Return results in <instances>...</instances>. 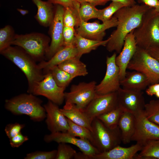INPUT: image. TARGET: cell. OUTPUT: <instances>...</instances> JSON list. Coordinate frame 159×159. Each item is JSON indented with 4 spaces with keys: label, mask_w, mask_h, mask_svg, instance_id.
Wrapping results in <instances>:
<instances>
[{
    "label": "cell",
    "mask_w": 159,
    "mask_h": 159,
    "mask_svg": "<svg viewBox=\"0 0 159 159\" xmlns=\"http://www.w3.org/2000/svg\"><path fill=\"white\" fill-rule=\"evenodd\" d=\"M120 83L123 88L142 91L150 85L146 76L136 71L127 72L125 78L120 80Z\"/></svg>",
    "instance_id": "cell-21"
},
{
    "label": "cell",
    "mask_w": 159,
    "mask_h": 159,
    "mask_svg": "<svg viewBox=\"0 0 159 159\" xmlns=\"http://www.w3.org/2000/svg\"><path fill=\"white\" fill-rule=\"evenodd\" d=\"M44 140L47 143L54 141L58 143H64L73 144L77 147L82 153L88 155V159L100 153L89 140L77 138L67 132H52L50 134L46 135Z\"/></svg>",
    "instance_id": "cell-16"
},
{
    "label": "cell",
    "mask_w": 159,
    "mask_h": 159,
    "mask_svg": "<svg viewBox=\"0 0 159 159\" xmlns=\"http://www.w3.org/2000/svg\"><path fill=\"white\" fill-rule=\"evenodd\" d=\"M134 159H159V139L146 143L139 154H137Z\"/></svg>",
    "instance_id": "cell-27"
},
{
    "label": "cell",
    "mask_w": 159,
    "mask_h": 159,
    "mask_svg": "<svg viewBox=\"0 0 159 159\" xmlns=\"http://www.w3.org/2000/svg\"><path fill=\"white\" fill-rule=\"evenodd\" d=\"M118 106L117 91L103 95L97 94L83 111L92 122L99 115Z\"/></svg>",
    "instance_id": "cell-13"
},
{
    "label": "cell",
    "mask_w": 159,
    "mask_h": 159,
    "mask_svg": "<svg viewBox=\"0 0 159 159\" xmlns=\"http://www.w3.org/2000/svg\"><path fill=\"white\" fill-rule=\"evenodd\" d=\"M116 52L106 58V70L105 76L96 87V93L103 95L117 92L120 87L119 69L115 62Z\"/></svg>",
    "instance_id": "cell-12"
},
{
    "label": "cell",
    "mask_w": 159,
    "mask_h": 159,
    "mask_svg": "<svg viewBox=\"0 0 159 159\" xmlns=\"http://www.w3.org/2000/svg\"><path fill=\"white\" fill-rule=\"evenodd\" d=\"M80 59L77 57L72 58L61 63L58 66L74 78L78 76H85L88 74L87 66Z\"/></svg>",
    "instance_id": "cell-26"
},
{
    "label": "cell",
    "mask_w": 159,
    "mask_h": 159,
    "mask_svg": "<svg viewBox=\"0 0 159 159\" xmlns=\"http://www.w3.org/2000/svg\"><path fill=\"white\" fill-rule=\"evenodd\" d=\"M146 50L149 54L159 62V47H150Z\"/></svg>",
    "instance_id": "cell-45"
},
{
    "label": "cell",
    "mask_w": 159,
    "mask_h": 159,
    "mask_svg": "<svg viewBox=\"0 0 159 159\" xmlns=\"http://www.w3.org/2000/svg\"><path fill=\"white\" fill-rule=\"evenodd\" d=\"M65 88L57 85L49 72L45 74L42 80L35 85L30 93L44 96L54 103L60 105L64 99Z\"/></svg>",
    "instance_id": "cell-11"
},
{
    "label": "cell",
    "mask_w": 159,
    "mask_h": 159,
    "mask_svg": "<svg viewBox=\"0 0 159 159\" xmlns=\"http://www.w3.org/2000/svg\"><path fill=\"white\" fill-rule=\"evenodd\" d=\"M37 8L35 18L41 25L47 27L51 24L54 14L52 4L48 1L32 0Z\"/></svg>",
    "instance_id": "cell-24"
},
{
    "label": "cell",
    "mask_w": 159,
    "mask_h": 159,
    "mask_svg": "<svg viewBox=\"0 0 159 159\" xmlns=\"http://www.w3.org/2000/svg\"><path fill=\"white\" fill-rule=\"evenodd\" d=\"M143 147L137 143L128 147H123L119 145L108 151L95 154L90 159H133Z\"/></svg>",
    "instance_id": "cell-19"
},
{
    "label": "cell",
    "mask_w": 159,
    "mask_h": 159,
    "mask_svg": "<svg viewBox=\"0 0 159 159\" xmlns=\"http://www.w3.org/2000/svg\"><path fill=\"white\" fill-rule=\"evenodd\" d=\"M44 107L47 113L46 122L51 133L67 132L69 128V124L58 105L49 100Z\"/></svg>",
    "instance_id": "cell-17"
},
{
    "label": "cell",
    "mask_w": 159,
    "mask_h": 159,
    "mask_svg": "<svg viewBox=\"0 0 159 159\" xmlns=\"http://www.w3.org/2000/svg\"><path fill=\"white\" fill-rule=\"evenodd\" d=\"M112 1L120 3L125 6H130L136 4L135 0H110Z\"/></svg>",
    "instance_id": "cell-46"
},
{
    "label": "cell",
    "mask_w": 159,
    "mask_h": 159,
    "mask_svg": "<svg viewBox=\"0 0 159 159\" xmlns=\"http://www.w3.org/2000/svg\"><path fill=\"white\" fill-rule=\"evenodd\" d=\"M155 95L156 97L159 99V91L157 92L155 94Z\"/></svg>",
    "instance_id": "cell-49"
},
{
    "label": "cell",
    "mask_w": 159,
    "mask_h": 159,
    "mask_svg": "<svg viewBox=\"0 0 159 159\" xmlns=\"http://www.w3.org/2000/svg\"><path fill=\"white\" fill-rule=\"evenodd\" d=\"M117 93L118 106L123 112L135 115L144 110L145 103L142 91L120 87Z\"/></svg>",
    "instance_id": "cell-14"
},
{
    "label": "cell",
    "mask_w": 159,
    "mask_h": 159,
    "mask_svg": "<svg viewBox=\"0 0 159 159\" xmlns=\"http://www.w3.org/2000/svg\"><path fill=\"white\" fill-rule=\"evenodd\" d=\"M0 54L19 67L26 76L28 83L27 92L30 93L35 85L45 77L36 61L24 50L10 46Z\"/></svg>",
    "instance_id": "cell-2"
},
{
    "label": "cell",
    "mask_w": 159,
    "mask_h": 159,
    "mask_svg": "<svg viewBox=\"0 0 159 159\" xmlns=\"http://www.w3.org/2000/svg\"><path fill=\"white\" fill-rule=\"evenodd\" d=\"M64 9V7L59 5H56L54 9V17L49 26L51 43L45 56L47 60L64 46L63 17Z\"/></svg>",
    "instance_id": "cell-10"
},
{
    "label": "cell",
    "mask_w": 159,
    "mask_h": 159,
    "mask_svg": "<svg viewBox=\"0 0 159 159\" xmlns=\"http://www.w3.org/2000/svg\"><path fill=\"white\" fill-rule=\"evenodd\" d=\"M154 11L156 12H159V1L157 6L155 8H154Z\"/></svg>",
    "instance_id": "cell-48"
},
{
    "label": "cell",
    "mask_w": 159,
    "mask_h": 159,
    "mask_svg": "<svg viewBox=\"0 0 159 159\" xmlns=\"http://www.w3.org/2000/svg\"><path fill=\"white\" fill-rule=\"evenodd\" d=\"M117 23V19L114 16L109 20L101 24L96 21L88 22L80 21L75 30L77 34L84 37L102 41L105 35V31L116 27Z\"/></svg>",
    "instance_id": "cell-15"
},
{
    "label": "cell",
    "mask_w": 159,
    "mask_h": 159,
    "mask_svg": "<svg viewBox=\"0 0 159 159\" xmlns=\"http://www.w3.org/2000/svg\"><path fill=\"white\" fill-rule=\"evenodd\" d=\"M127 69L140 72L147 77L150 85L159 82V62L146 49L137 46Z\"/></svg>",
    "instance_id": "cell-7"
},
{
    "label": "cell",
    "mask_w": 159,
    "mask_h": 159,
    "mask_svg": "<svg viewBox=\"0 0 159 159\" xmlns=\"http://www.w3.org/2000/svg\"></svg>",
    "instance_id": "cell-50"
},
{
    "label": "cell",
    "mask_w": 159,
    "mask_h": 159,
    "mask_svg": "<svg viewBox=\"0 0 159 159\" xmlns=\"http://www.w3.org/2000/svg\"><path fill=\"white\" fill-rule=\"evenodd\" d=\"M95 6L87 3H80L77 14L80 21L87 22L91 19H98L100 9H97Z\"/></svg>",
    "instance_id": "cell-29"
},
{
    "label": "cell",
    "mask_w": 159,
    "mask_h": 159,
    "mask_svg": "<svg viewBox=\"0 0 159 159\" xmlns=\"http://www.w3.org/2000/svg\"><path fill=\"white\" fill-rule=\"evenodd\" d=\"M140 3L155 8L157 6L159 0H136Z\"/></svg>",
    "instance_id": "cell-44"
},
{
    "label": "cell",
    "mask_w": 159,
    "mask_h": 159,
    "mask_svg": "<svg viewBox=\"0 0 159 159\" xmlns=\"http://www.w3.org/2000/svg\"><path fill=\"white\" fill-rule=\"evenodd\" d=\"M55 159H71L74 158L77 152L66 143H58Z\"/></svg>",
    "instance_id": "cell-35"
},
{
    "label": "cell",
    "mask_w": 159,
    "mask_h": 159,
    "mask_svg": "<svg viewBox=\"0 0 159 159\" xmlns=\"http://www.w3.org/2000/svg\"><path fill=\"white\" fill-rule=\"evenodd\" d=\"M57 150L49 151H37L27 154L25 159H55Z\"/></svg>",
    "instance_id": "cell-37"
},
{
    "label": "cell",
    "mask_w": 159,
    "mask_h": 159,
    "mask_svg": "<svg viewBox=\"0 0 159 159\" xmlns=\"http://www.w3.org/2000/svg\"><path fill=\"white\" fill-rule=\"evenodd\" d=\"M28 139L27 136L23 135L20 132L9 139L10 144L13 148H18L24 142L27 141Z\"/></svg>",
    "instance_id": "cell-41"
},
{
    "label": "cell",
    "mask_w": 159,
    "mask_h": 159,
    "mask_svg": "<svg viewBox=\"0 0 159 159\" xmlns=\"http://www.w3.org/2000/svg\"><path fill=\"white\" fill-rule=\"evenodd\" d=\"M96 82L92 81L89 82H81L72 85L69 92H64L65 104H73L83 110L97 94Z\"/></svg>",
    "instance_id": "cell-8"
},
{
    "label": "cell",
    "mask_w": 159,
    "mask_h": 159,
    "mask_svg": "<svg viewBox=\"0 0 159 159\" xmlns=\"http://www.w3.org/2000/svg\"><path fill=\"white\" fill-rule=\"evenodd\" d=\"M42 102L41 100L32 94H23L6 100L5 107L15 115H26L34 121L40 122L46 117Z\"/></svg>",
    "instance_id": "cell-4"
},
{
    "label": "cell",
    "mask_w": 159,
    "mask_h": 159,
    "mask_svg": "<svg viewBox=\"0 0 159 159\" xmlns=\"http://www.w3.org/2000/svg\"><path fill=\"white\" fill-rule=\"evenodd\" d=\"M80 4L86 2L90 4L95 6L98 5H104L110 0H76Z\"/></svg>",
    "instance_id": "cell-43"
},
{
    "label": "cell",
    "mask_w": 159,
    "mask_h": 159,
    "mask_svg": "<svg viewBox=\"0 0 159 159\" xmlns=\"http://www.w3.org/2000/svg\"><path fill=\"white\" fill-rule=\"evenodd\" d=\"M123 112L118 106L112 110L99 115L96 118L108 127L115 128L118 127L119 121Z\"/></svg>",
    "instance_id": "cell-28"
},
{
    "label": "cell",
    "mask_w": 159,
    "mask_h": 159,
    "mask_svg": "<svg viewBox=\"0 0 159 159\" xmlns=\"http://www.w3.org/2000/svg\"><path fill=\"white\" fill-rule=\"evenodd\" d=\"M109 39L102 41H97L84 37L77 34H75L74 45L77 51V57L80 58L84 54L89 53L100 46H106Z\"/></svg>",
    "instance_id": "cell-25"
},
{
    "label": "cell",
    "mask_w": 159,
    "mask_h": 159,
    "mask_svg": "<svg viewBox=\"0 0 159 159\" xmlns=\"http://www.w3.org/2000/svg\"><path fill=\"white\" fill-rule=\"evenodd\" d=\"M69 124V128L67 132L71 135L80 138L89 140H92L91 131L88 129L77 125L67 118Z\"/></svg>",
    "instance_id": "cell-31"
},
{
    "label": "cell",
    "mask_w": 159,
    "mask_h": 159,
    "mask_svg": "<svg viewBox=\"0 0 159 159\" xmlns=\"http://www.w3.org/2000/svg\"><path fill=\"white\" fill-rule=\"evenodd\" d=\"M144 112L149 120L159 126V99L145 104Z\"/></svg>",
    "instance_id": "cell-32"
},
{
    "label": "cell",
    "mask_w": 159,
    "mask_h": 159,
    "mask_svg": "<svg viewBox=\"0 0 159 159\" xmlns=\"http://www.w3.org/2000/svg\"><path fill=\"white\" fill-rule=\"evenodd\" d=\"M60 110L64 116L74 123L92 131V122L83 112L73 104H65Z\"/></svg>",
    "instance_id": "cell-22"
},
{
    "label": "cell",
    "mask_w": 159,
    "mask_h": 159,
    "mask_svg": "<svg viewBox=\"0 0 159 159\" xmlns=\"http://www.w3.org/2000/svg\"><path fill=\"white\" fill-rule=\"evenodd\" d=\"M124 6V5L120 3L112 1L108 6L100 9L98 19L102 23L105 22L110 20L117 11Z\"/></svg>",
    "instance_id": "cell-34"
},
{
    "label": "cell",
    "mask_w": 159,
    "mask_h": 159,
    "mask_svg": "<svg viewBox=\"0 0 159 159\" xmlns=\"http://www.w3.org/2000/svg\"><path fill=\"white\" fill-rule=\"evenodd\" d=\"M77 51L74 45L64 46L47 61H42L38 64L39 68L45 74L54 67L58 66L64 61L77 57Z\"/></svg>",
    "instance_id": "cell-20"
},
{
    "label": "cell",
    "mask_w": 159,
    "mask_h": 159,
    "mask_svg": "<svg viewBox=\"0 0 159 159\" xmlns=\"http://www.w3.org/2000/svg\"><path fill=\"white\" fill-rule=\"evenodd\" d=\"M134 115L135 129L131 141L143 146L149 141L159 139V126L147 118L144 110Z\"/></svg>",
    "instance_id": "cell-9"
},
{
    "label": "cell",
    "mask_w": 159,
    "mask_h": 159,
    "mask_svg": "<svg viewBox=\"0 0 159 159\" xmlns=\"http://www.w3.org/2000/svg\"><path fill=\"white\" fill-rule=\"evenodd\" d=\"M52 4L59 5L65 8H69L78 14L80 4L76 0H47Z\"/></svg>",
    "instance_id": "cell-38"
},
{
    "label": "cell",
    "mask_w": 159,
    "mask_h": 159,
    "mask_svg": "<svg viewBox=\"0 0 159 159\" xmlns=\"http://www.w3.org/2000/svg\"><path fill=\"white\" fill-rule=\"evenodd\" d=\"M76 33L74 28L64 26L63 31L64 46L74 45Z\"/></svg>",
    "instance_id": "cell-39"
},
{
    "label": "cell",
    "mask_w": 159,
    "mask_h": 159,
    "mask_svg": "<svg viewBox=\"0 0 159 159\" xmlns=\"http://www.w3.org/2000/svg\"><path fill=\"white\" fill-rule=\"evenodd\" d=\"M50 41L49 38L46 35L33 32L16 34L11 45L23 49L36 61L41 62L45 58Z\"/></svg>",
    "instance_id": "cell-6"
},
{
    "label": "cell",
    "mask_w": 159,
    "mask_h": 159,
    "mask_svg": "<svg viewBox=\"0 0 159 159\" xmlns=\"http://www.w3.org/2000/svg\"><path fill=\"white\" fill-rule=\"evenodd\" d=\"M92 140L90 142L100 153L108 151L119 145L122 142L118 126L111 128L96 118L91 123Z\"/></svg>",
    "instance_id": "cell-5"
},
{
    "label": "cell",
    "mask_w": 159,
    "mask_h": 159,
    "mask_svg": "<svg viewBox=\"0 0 159 159\" xmlns=\"http://www.w3.org/2000/svg\"><path fill=\"white\" fill-rule=\"evenodd\" d=\"M134 30L126 36L122 49L115 58L116 64L119 69L120 80L125 78L128 65L137 50V45L133 34Z\"/></svg>",
    "instance_id": "cell-18"
},
{
    "label": "cell",
    "mask_w": 159,
    "mask_h": 159,
    "mask_svg": "<svg viewBox=\"0 0 159 159\" xmlns=\"http://www.w3.org/2000/svg\"><path fill=\"white\" fill-rule=\"evenodd\" d=\"M118 126L121 131L122 142L125 144L130 143L135 131L134 115L130 112H123L120 119Z\"/></svg>",
    "instance_id": "cell-23"
},
{
    "label": "cell",
    "mask_w": 159,
    "mask_h": 159,
    "mask_svg": "<svg viewBox=\"0 0 159 159\" xmlns=\"http://www.w3.org/2000/svg\"><path fill=\"white\" fill-rule=\"evenodd\" d=\"M159 91V82L150 85L146 89L145 92L146 94L150 96L155 95L156 93Z\"/></svg>",
    "instance_id": "cell-42"
},
{
    "label": "cell",
    "mask_w": 159,
    "mask_h": 159,
    "mask_svg": "<svg viewBox=\"0 0 159 159\" xmlns=\"http://www.w3.org/2000/svg\"><path fill=\"white\" fill-rule=\"evenodd\" d=\"M137 46L146 50L159 47V13L151 8L143 16L139 26L134 30Z\"/></svg>",
    "instance_id": "cell-3"
},
{
    "label": "cell",
    "mask_w": 159,
    "mask_h": 159,
    "mask_svg": "<svg viewBox=\"0 0 159 159\" xmlns=\"http://www.w3.org/2000/svg\"><path fill=\"white\" fill-rule=\"evenodd\" d=\"M16 34L13 27L8 25L0 29V52L12 45Z\"/></svg>",
    "instance_id": "cell-33"
},
{
    "label": "cell",
    "mask_w": 159,
    "mask_h": 159,
    "mask_svg": "<svg viewBox=\"0 0 159 159\" xmlns=\"http://www.w3.org/2000/svg\"><path fill=\"white\" fill-rule=\"evenodd\" d=\"M24 126V124L18 123L9 124L6 126L5 131L6 135L10 139L20 132Z\"/></svg>",
    "instance_id": "cell-40"
},
{
    "label": "cell",
    "mask_w": 159,
    "mask_h": 159,
    "mask_svg": "<svg viewBox=\"0 0 159 159\" xmlns=\"http://www.w3.org/2000/svg\"><path fill=\"white\" fill-rule=\"evenodd\" d=\"M55 81L59 86L66 88L74 78L70 74L58 66L53 67L49 71Z\"/></svg>",
    "instance_id": "cell-30"
},
{
    "label": "cell",
    "mask_w": 159,
    "mask_h": 159,
    "mask_svg": "<svg viewBox=\"0 0 159 159\" xmlns=\"http://www.w3.org/2000/svg\"><path fill=\"white\" fill-rule=\"evenodd\" d=\"M63 20L64 26L74 28L78 26L80 21L77 13L68 8H65Z\"/></svg>",
    "instance_id": "cell-36"
},
{
    "label": "cell",
    "mask_w": 159,
    "mask_h": 159,
    "mask_svg": "<svg viewBox=\"0 0 159 159\" xmlns=\"http://www.w3.org/2000/svg\"><path fill=\"white\" fill-rule=\"evenodd\" d=\"M17 10L23 16L25 15L28 13V11L26 10L17 9Z\"/></svg>",
    "instance_id": "cell-47"
},
{
    "label": "cell",
    "mask_w": 159,
    "mask_h": 159,
    "mask_svg": "<svg viewBox=\"0 0 159 159\" xmlns=\"http://www.w3.org/2000/svg\"><path fill=\"white\" fill-rule=\"evenodd\" d=\"M150 7L145 4H136L124 6L113 16L117 20L116 28L108 38L106 47L109 52L115 51L119 54L123 47L126 36L140 24L143 15Z\"/></svg>",
    "instance_id": "cell-1"
}]
</instances>
